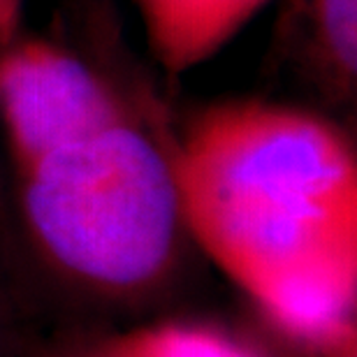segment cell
<instances>
[{
	"label": "cell",
	"instance_id": "277c9868",
	"mask_svg": "<svg viewBox=\"0 0 357 357\" xmlns=\"http://www.w3.org/2000/svg\"><path fill=\"white\" fill-rule=\"evenodd\" d=\"M271 0H135L158 66L185 75L216 56Z\"/></svg>",
	"mask_w": 357,
	"mask_h": 357
},
{
	"label": "cell",
	"instance_id": "5b68a950",
	"mask_svg": "<svg viewBox=\"0 0 357 357\" xmlns=\"http://www.w3.org/2000/svg\"><path fill=\"white\" fill-rule=\"evenodd\" d=\"M290 24L311 77L337 102L357 91V0H290Z\"/></svg>",
	"mask_w": 357,
	"mask_h": 357
},
{
	"label": "cell",
	"instance_id": "ba28073f",
	"mask_svg": "<svg viewBox=\"0 0 357 357\" xmlns=\"http://www.w3.org/2000/svg\"><path fill=\"white\" fill-rule=\"evenodd\" d=\"M24 12L26 0H0V47L24 33Z\"/></svg>",
	"mask_w": 357,
	"mask_h": 357
},
{
	"label": "cell",
	"instance_id": "8992f818",
	"mask_svg": "<svg viewBox=\"0 0 357 357\" xmlns=\"http://www.w3.org/2000/svg\"><path fill=\"white\" fill-rule=\"evenodd\" d=\"M114 339L128 357H260L258 344L199 320H162Z\"/></svg>",
	"mask_w": 357,
	"mask_h": 357
},
{
	"label": "cell",
	"instance_id": "7a4b0ae2",
	"mask_svg": "<svg viewBox=\"0 0 357 357\" xmlns=\"http://www.w3.org/2000/svg\"><path fill=\"white\" fill-rule=\"evenodd\" d=\"M14 176L28 246L70 290L132 304L176 274L190 237L172 151L135 109Z\"/></svg>",
	"mask_w": 357,
	"mask_h": 357
},
{
	"label": "cell",
	"instance_id": "52a82bcc",
	"mask_svg": "<svg viewBox=\"0 0 357 357\" xmlns=\"http://www.w3.org/2000/svg\"><path fill=\"white\" fill-rule=\"evenodd\" d=\"M19 341V320L17 304L7 285L0 278V357H14Z\"/></svg>",
	"mask_w": 357,
	"mask_h": 357
},
{
	"label": "cell",
	"instance_id": "6da1fadb",
	"mask_svg": "<svg viewBox=\"0 0 357 357\" xmlns=\"http://www.w3.org/2000/svg\"><path fill=\"white\" fill-rule=\"evenodd\" d=\"M188 237L251 299L316 274L357 276V155L323 114L230 100L169 142Z\"/></svg>",
	"mask_w": 357,
	"mask_h": 357
},
{
	"label": "cell",
	"instance_id": "30bf717a",
	"mask_svg": "<svg viewBox=\"0 0 357 357\" xmlns=\"http://www.w3.org/2000/svg\"><path fill=\"white\" fill-rule=\"evenodd\" d=\"M258 348H260V357H311V355L297 351V348H292V346H276V348H271V346L258 344Z\"/></svg>",
	"mask_w": 357,
	"mask_h": 357
},
{
	"label": "cell",
	"instance_id": "9c48e42d",
	"mask_svg": "<svg viewBox=\"0 0 357 357\" xmlns=\"http://www.w3.org/2000/svg\"><path fill=\"white\" fill-rule=\"evenodd\" d=\"M63 357H128L123 351L119 348L116 339H102L98 344H89V346H82L77 351L63 355Z\"/></svg>",
	"mask_w": 357,
	"mask_h": 357
},
{
	"label": "cell",
	"instance_id": "3957f363",
	"mask_svg": "<svg viewBox=\"0 0 357 357\" xmlns=\"http://www.w3.org/2000/svg\"><path fill=\"white\" fill-rule=\"evenodd\" d=\"M130 109L98 68L56 42L21 33L0 47V128L12 169Z\"/></svg>",
	"mask_w": 357,
	"mask_h": 357
}]
</instances>
